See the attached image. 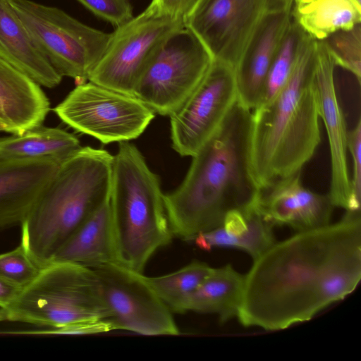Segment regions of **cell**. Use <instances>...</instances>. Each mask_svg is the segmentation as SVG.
<instances>
[{
    "label": "cell",
    "mask_w": 361,
    "mask_h": 361,
    "mask_svg": "<svg viewBox=\"0 0 361 361\" xmlns=\"http://www.w3.org/2000/svg\"><path fill=\"white\" fill-rule=\"evenodd\" d=\"M361 279L360 212L274 243L246 276L237 317L276 331L311 319L343 299Z\"/></svg>",
    "instance_id": "1"
},
{
    "label": "cell",
    "mask_w": 361,
    "mask_h": 361,
    "mask_svg": "<svg viewBox=\"0 0 361 361\" xmlns=\"http://www.w3.org/2000/svg\"><path fill=\"white\" fill-rule=\"evenodd\" d=\"M252 111L238 100L213 136L192 157L181 184L164 194L173 235L192 240L222 226L231 211L255 204L260 190L251 169Z\"/></svg>",
    "instance_id": "2"
},
{
    "label": "cell",
    "mask_w": 361,
    "mask_h": 361,
    "mask_svg": "<svg viewBox=\"0 0 361 361\" xmlns=\"http://www.w3.org/2000/svg\"><path fill=\"white\" fill-rule=\"evenodd\" d=\"M315 42L303 32L287 82L272 99L252 111L251 169L259 190L300 171L319 145Z\"/></svg>",
    "instance_id": "3"
},
{
    "label": "cell",
    "mask_w": 361,
    "mask_h": 361,
    "mask_svg": "<svg viewBox=\"0 0 361 361\" xmlns=\"http://www.w3.org/2000/svg\"><path fill=\"white\" fill-rule=\"evenodd\" d=\"M113 158L104 149L81 147L61 163L20 224V245L40 267L109 200Z\"/></svg>",
    "instance_id": "4"
},
{
    "label": "cell",
    "mask_w": 361,
    "mask_h": 361,
    "mask_svg": "<svg viewBox=\"0 0 361 361\" xmlns=\"http://www.w3.org/2000/svg\"><path fill=\"white\" fill-rule=\"evenodd\" d=\"M109 205L119 264L139 273L173 238L159 177L135 145L120 142L112 164Z\"/></svg>",
    "instance_id": "5"
},
{
    "label": "cell",
    "mask_w": 361,
    "mask_h": 361,
    "mask_svg": "<svg viewBox=\"0 0 361 361\" xmlns=\"http://www.w3.org/2000/svg\"><path fill=\"white\" fill-rule=\"evenodd\" d=\"M1 310L4 320L49 328L30 331L34 334L94 319L109 320L94 271L65 262H51L42 267L13 302Z\"/></svg>",
    "instance_id": "6"
},
{
    "label": "cell",
    "mask_w": 361,
    "mask_h": 361,
    "mask_svg": "<svg viewBox=\"0 0 361 361\" xmlns=\"http://www.w3.org/2000/svg\"><path fill=\"white\" fill-rule=\"evenodd\" d=\"M18 16L51 65L78 84L102 58L111 33L90 27L60 8L31 0H11Z\"/></svg>",
    "instance_id": "7"
},
{
    "label": "cell",
    "mask_w": 361,
    "mask_h": 361,
    "mask_svg": "<svg viewBox=\"0 0 361 361\" xmlns=\"http://www.w3.org/2000/svg\"><path fill=\"white\" fill-rule=\"evenodd\" d=\"M184 26L183 19L153 3L116 28L88 81L134 97L135 87L167 38Z\"/></svg>",
    "instance_id": "8"
},
{
    "label": "cell",
    "mask_w": 361,
    "mask_h": 361,
    "mask_svg": "<svg viewBox=\"0 0 361 361\" xmlns=\"http://www.w3.org/2000/svg\"><path fill=\"white\" fill-rule=\"evenodd\" d=\"M214 58L183 26L171 34L140 77L134 91L154 113L170 116L199 85Z\"/></svg>",
    "instance_id": "9"
},
{
    "label": "cell",
    "mask_w": 361,
    "mask_h": 361,
    "mask_svg": "<svg viewBox=\"0 0 361 361\" xmlns=\"http://www.w3.org/2000/svg\"><path fill=\"white\" fill-rule=\"evenodd\" d=\"M54 111L74 130L104 144L138 137L155 116L135 97L90 81L78 84Z\"/></svg>",
    "instance_id": "10"
},
{
    "label": "cell",
    "mask_w": 361,
    "mask_h": 361,
    "mask_svg": "<svg viewBox=\"0 0 361 361\" xmlns=\"http://www.w3.org/2000/svg\"><path fill=\"white\" fill-rule=\"evenodd\" d=\"M97 274L109 321L115 329L146 336H176L172 312L147 282L143 273L121 264L92 268Z\"/></svg>",
    "instance_id": "11"
},
{
    "label": "cell",
    "mask_w": 361,
    "mask_h": 361,
    "mask_svg": "<svg viewBox=\"0 0 361 361\" xmlns=\"http://www.w3.org/2000/svg\"><path fill=\"white\" fill-rule=\"evenodd\" d=\"M237 100L233 68L214 59L195 91L170 116L173 149L183 157L195 156L216 133Z\"/></svg>",
    "instance_id": "12"
},
{
    "label": "cell",
    "mask_w": 361,
    "mask_h": 361,
    "mask_svg": "<svg viewBox=\"0 0 361 361\" xmlns=\"http://www.w3.org/2000/svg\"><path fill=\"white\" fill-rule=\"evenodd\" d=\"M269 11L267 0H199L183 23L214 59L235 71Z\"/></svg>",
    "instance_id": "13"
},
{
    "label": "cell",
    "mask_w": 361,
    "mask_h": 361,
    "mask_svg": "<svg viewBox=\"0 0 361 361\" xmlns=\"http://www.w3.org/2000/svg\"><path fill=\"white\" fill-rule=\"evenodd\" d=\"M335 63L323 41H316L314 71L317 88L319 116L329 139L331 183L329 196L334 207L351 212V189L347 164L348 130L337 99L334 82Z\"/></svg>",
    "instance_id": "14"
},
{
    "label": "cell",
    "mask_w": 361,
    "mask_h": 361,
    "mask_svg": "<svg viewBox=\"0 0 361 361\" xmlns=\"http://www.w3.org/2000/svg\"><path fill=\"white\" fill-rule=\"evenodd\" d=\"M257 207L274 226L287 225L298 231L329 224L334 207L329 195L303 186L300 171L260 190Z\"/></svg>",
    "instance_id": "15"
},
{
    "label": "cell",
    "mask_w": 361,
    "mask_h": 361,
    "mask_svg": "<svg viewBox=\"0 0 361 361\" xmlns=\"http://www.w3.org/2000/svg\"><path fill=\"white\" fill-rule=\"evenodd\" d=\"M60 164L50 157L0 154V228L22 223Z\"/></svg>",
    "instance_id": "16"
},
{
    "label": "cell",
    "mask_w": 361,
    "mask_h": 361,
    "mask_svg": "<svg viewBox=\"0 0 361 361\" xmlns=\"http://www.w3.org/2000/svg\"><path fill=\"white\" fill-rule=\"evenodd\" d=\"M291 9L266 14L235 68L238 101L251 111L261 101L269 69L292 22Z\"/></svg>",
    "instance_id": "17"
},
{
    "label": "cell",
    "mask_w": 361,
    "mask_h": 361,
    "mask_svg": "<svg viewBox=\"0 0 361 361\" xmlns=\"http://www.w3.org/2000/svg\"><path fill=\"white\" fill-rule=\"evenodd\" d=\"M49 110L40 85L0 58V122L6 131L20 135L39 126Z\"/></svg>",
    "instance_id": "18"
},
{
    "label": "cell",
    "mask_w": 361,
    "mask_h": 361,
    "mask_svg": "<svg viewBox=\"0 0 361 361\" xmlns=\"http://www.w3.org/2000/svg\"><path fill=\"white\" fill-rule=\"evenodd\" d=\"M0 58L39 85L52 88L62 80L38 48L11 0H0Z\"/></svg>",
    "instance_id": "19"
},
{
    "label": "cell",
    "mask_w": 361,
    "mask_h": 361,
    "mask_svg": "<svg viewBox=\"0 0 361 361\" xmlns=\"http://www.w3.org/2000/svg\"><path fill=\"white\" fill-rule=\"evenodd\" d=\"M51 262H71L91 269L119 264L109 198L78 226Z\"/></svg>",
    "instance_id": "20"
},
{
    "label": "cell",
    "mask_w": 361,
    "mask_h": 361,
    "mask_svg": "<svg viewBox=\"0 0 361 361\" xmlns=\"http://www.w3.org/2000/svg\"><path fill=\"white\" fill-rule=\"evenodd\" d=\"M273 226L255 204L229 212L221 226L201 233L192 240L204 250L214 247L241 249L255 259L275 243Z\"/></svg>",
    "instance_id": "21"
},
{
    "label": "cell",
    "mask_w": 361,
    "mask_h": 361,
    "mask_svg": "<svg viewBox=\"0 0 361 361\" xmlns=\"http://www.w3.org/2000/svg\"><path fill=\"white\" fill-rule=\"evenodd\" d=\"M293 21L312 39L324 40L333 33L361 23L358 0H293Z\"/></svg>",
    "instance_id": "22"
},
{
    "label": "cell",
    "mask_w": 361,
    "mask_h": 361,
    "mask_svg": "<svg viewBox=\"0 0 361 361\" xmlns=\"http://www.w3.org/2000/svg\"><path fill=\"white\" fill-rule=\"evenodd\" d=\"M245 276L231 265L214 269L185 302L184 312L216 314L221 322L237 317L242 301Z\"/></svg>",
    "instance_id": "23"
},
{
    "label": "cell",
    "mask_w": 361,
    "mask_h": 361,
    "mask_svg": "<svg viewBox=\"0 0 361 361\" xmlns=\"http://www.w3.org/2000/svg\"><path fill=\"white\" fill-rule=\"evenodd\" d=\"M80 147L73 134L42 126L0 138V154L11 158L50 157L61 163Z\"/></svg>",
    "instance_id": "24"
},
{
    "label": "cell",
    "mask_w": 361,
    "mask_h": 361,
    "mask_svg": "<svg viewBox=\"0 0 361 361\" xmlns=\"http://www.w3.org/2000/svg\"><path fill=\"white\" fill-rule=\"evenodd\" d=\"M213 268L200 261H192L181 269L145 279L172 313L183 314L186 301Z\"/></svg>",
    "instance_id": "25"
},
{
    "label": "cell",
    "mask_w": 361,
    "mask_h": 361,
    "mask_svg": "<svg viewBox=\"0 0 361 361\" xmlns=\"http://www.w3.org/2000/svg\"><path fill=\"white\" fill-rule=\"evenodd\" d=\"M302 34L303 31L292 19L269 69L261 101L258 106L272 99L287 82L295 64Z\"/></svg>",
    "instance_id": "26"
},
{
    "label": "cell",
    "mask_w": 361,
    "mask_h": 361,
    "mask_svg": "<svg viewBox=\"0 0 361 361\" xmlns=\"http://www.w3.org/2000/svg\"><path fill=\"white\" fill-rule=\"evenodd\" d=\"M335 66L351 73L361 81V23L354 27L337 31L324 40Z\"/></svg>",
    "instance_id": "27"
},
{
    "label": "cell",
    "mask_w": 361,
    "mask_h": 361,
    "mask_svg": "<svg viewBox=\"0 0 361 361\" xmlns=\"http://www.w3.org/2000/svg\"><path fill=\"white\" fill-rule=\"evenodd\" d=\"M41 268L20 244L0 254V277L20 288L29 284Z\"/></svg>",
    "instance_id": "28"
},
{
    "label": "cell",
    "mask_w": 361,
    "mask_h": 361,
    "mask_svg": "<svg viewBox=\"0 0 361 361\" xmlns=\"http://www.w3.org/2000/svg\"><path fill=\"white\" fill-rule=\"evenodd\" d=\"M97 17L116 28L128 23L134 16L128 0H77Z\"/></svg>",
    "instance_id": "29"
},
{
    "label": "cell",
    "mask_w": 361,
    "mask_h": 361,
    "mask_svg": "<svg viewBox=\"0 0 361 361\" xmlns=\"http://www.w3.org/2000/svg\"><path fill=\"white\" fill-rule=\"evenodd\" d=\"M348 149L352 157L353 175L350 179L351 212H360L361 198V118L348 132Z\"/></svg>",
    "instance_id": "30"
},
{
    "label": "cell",
    "mask_w": 361,
    "mask_h": 361,
    "mask_svg": "<svg viewBox=\"0 0 361 361\" xmlns=\"http://www.w3.org/2000/svg\"><path fill=\"white\" fill-rule=\"evenodd\" d=\"M199 0H152L158 8L169 15L184 18Z\"/></svg>",
    "instance_id": "31"
},
{
    "label": "cell",
    "mask_w": 361,
    "mask_h": 361,
    "mask_svg": "<svg viewBox=\"0 0 361 361\" xmlns=\"http://www.w3.org/2000/svg\"><path fill=\"white\" fill-rule=\"evenodd\" d=\"M21 289L0 277V309L5 310L10 306Z\"/></svg>",
    "instance_id": "32"
},
{
    "label": "cell",
    "mask_w": 361,
    "mask_h": 361,
    "mask_svg": "<svg viewBox=\"0 0 361 361\" xmlns=\"http://www.w3.org/2000/svg\"><path fill=\"white\" fill-rule=\"evenodd\" d=\"M270 11L280 10L284 8H292L286 0H267Z\"/></svg>",
    "instance_id": "33"
},
{
    "label": "cell",
    "mask_w": 361,
    "mask_h": 361,
    "mask_svg": "<svg viewBox=\"0 0 361 361\" xmlns=\"http://www.w3.org/2000/svg\"><path fill=\"white\" fill-rule=\"evenodd\" d=\"M1 131H6L5 126L0 122V132Z\"/></svg>",
    "instance_id": "34"
},
{
    "label": "cell",
    "mask_w": 361,
    "mask_h": 361,
    "mask_svg": "<svg viewBox=\"0 0 361 361\" xmlns=\"http://www.w3.org/2000/svg\"><path fill=\"white\" fill-rule=\"evenodd\" d=\"M4 314L1 312V310H0V321H4Z\"/></svg>",
    "instance_id": "35"
},
{
    "label": "cell",
    "mask_w": 361,
    "mask_h": 361,
    "mask_svg": "<svg viewBox=\"0 0 361 361\" xmlns=\"http://www.w3.org/2000/svg\"><path fill=\"white\" fill-rule=\"evenodd\" d=\"M358 1L361 2V0H358Z\"/></svg>",
    "instance_id": "36"
}]
</instances>
